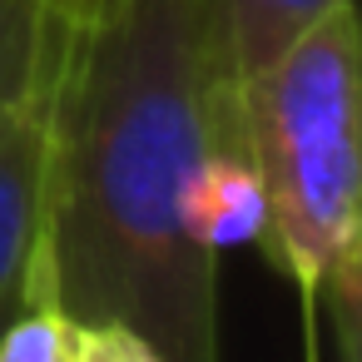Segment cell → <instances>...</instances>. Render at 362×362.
Instances as JSON below:
<instances>
[{"mask_svg": "<svg viewBox=\"0 0 362 362\" xmlns=\"http://www.w3.org/2000/svg\"><path fill=\"white\" fill-rule=\"evenodd\" d=\"M60 40V0H0V110L45 90Z\"/></svg>", "mask_w": 362, "mask_h": 362, "instance_id": "cell-5", "label": "cell"}, {"mask_svg": "<svg viewBox=\"0 0 362 362\" xmlns=\"http://www.w3.org/2000/svg\"><path fill=\"white\" fill-rule=\"evenodd\" d=\"M332 6L337 0H223V30H228V60L238 90Z\"/></svg>", "mask_w": 362, "mask_h": 362, "instance_id": "cell-6", "label": "cell"}, {"mask_svg": "<svg viewBox=\"0 0 362 362\" xmlns=\"http://www.w3.org/2000/svg\"><path fill=\"white\" fill-rule=\"evenodd\" d=\"M243 139L263 184L258 243L298 303L332 317L342 362L362 327V50L357 11L337 0L238 90Z\"/></svg>", "mask_w": 362, "mask_h": 362, "instance_id": "cell-2", "label": "cell"}, {"mask_svg": "<svg viewBox=\"0 0 362 362\" xmlns=\"http://www.w3.org/2000/svg\"><path fill=\"white\" fill-rule=\"evenodd\" d=\"M303 308V362H317V303H298Z\"/></svg>", "mask_w": 362, "mask_h": 362, "instance_id": "cell-9", "label": "cell"}, {"mask_svg": "<svg viewBox=\"0 0 362 362\" xmlns=\"http://www.w3.org/2000/svg\"><path fill=\"white\" fill-rule=\"evenodd\" d=\"M194 238L204 248H214L218 258L248 238L263 233L268 204H263V184L248 154L238 149H209L204 169H199V189H194Z\"/></svg>", "mask_w": 362, "mask_h": 362, "instance_id": "cell-4", "label": "cell"}, {"mask_svg": "<svg viewBox=\"0 0 362 362\" xmlns=\"http://www.w3.org/2000/svg\"><path fill=\"white\" fill-rule=\"evenodd\" d=\"M40 268L75 322H124L159 362H223L218 253L194 238L209 149L243 100L223 0H60Z\"/></svg>", "mask_w": 362, "mask_h": 362, "instance_id": "cell-1", "label": "cell"}, {"mask_svg": "<svg viewBox=\"0 0 362 362\" xmlns=\"http://www.w3.org/2000/svg\"><path fill=\"white\" fill-rule=\"evenodd\" d=\"M75 362H159V352L124 322H80Z\"/></svg>", "mask_w": 362, "mask_h": 362, "instance_id": "cell-8", "label": "cell"}, {"mask_svg": "<svg viewBox=\"0 0 362 362\" xmlns=\"http://www.w3.org/2000/svg\"><path fill=\"white\" fill-rule=\"evenodd\" d=\"M75 332L80 322L60 308L40 258H35V278L21 298V308L0 327V362H75Z\"/></svg>", "mask_w": 362, "mask_h": 362, "instance_id": "cell-7", "label": "cell"}, {"mask_svg": "<svg viewBox=\"0 0 362 362\" xmlns=\"http://www.w3.org/2000/svg\"><path fill=\"white\" fill-rule=\"evenodd\" d=\"M45 174H50V100L45 90H35L21 105L0 110V327L21 308L35 278L45 238Z\"/></svg>", "mask_w": 362, "mask_h": 362, "instance_id": "cell-3", "label": "cell"}]
</instances>
